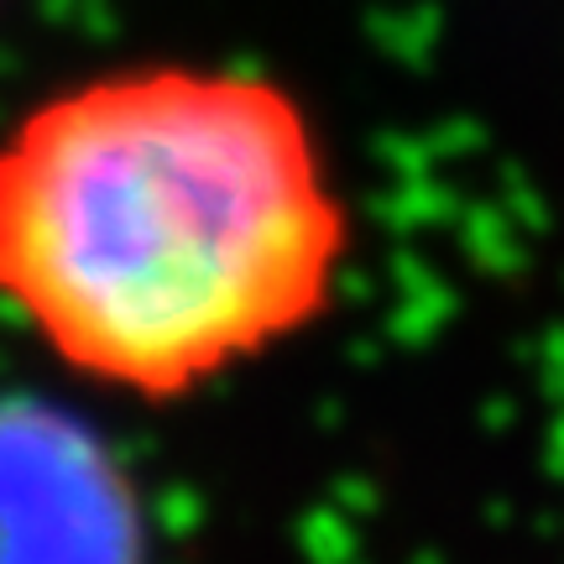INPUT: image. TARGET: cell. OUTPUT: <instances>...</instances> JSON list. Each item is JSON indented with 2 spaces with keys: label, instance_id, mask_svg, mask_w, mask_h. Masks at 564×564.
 I'll use <instances>...</instances> for the list:
<instances>
[{
  "label": "cell",
  "instance_id": "7a4b0ae2",
  "mask_svg": "<svg viewBox=\"0 0 564 564\" xmlns=\"http://www.w3.org/2000/svg\"><path fill=\"white\" fill-rule=\"evenodd\" d=\"M0 564H147V512L121 455L32 398L0 403Z\"/></svg>",
  "mask_w": 564,
  "mask_h": 564
},
{
  "label": "cell",
  "instance_id": "6da1fadb",
  "mask_svg": "<svg viewBox=\"0 0 564 564\" xmlns=\"http://www.w3.org/2000/svg\"><path fill=\"white\" fill-rule=\"evenodd\" d=\"M350 204L308 105L241 63H121L0 137V308L79 382L183 403L329 314Z\"/></svg>",
  "mask_w": 564,
  "mask_h": 564
}]
</instances>
